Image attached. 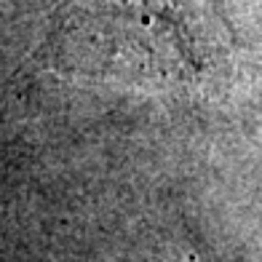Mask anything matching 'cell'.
Masks as SVG:
<instances>
[{"instance_id":"6da1fadb","label":"cell","mask_w":262,"mask_h":262,"mask_svg":"<svg viewBox=\"0 0 262 262\" xmlns=\"http://www.w3.org/2000/svg\"><path fill=\"white\" fill-rule=\"evenodd\" d=\"M217 19L198 0H70L49 38L56 70L147 89L195 86L217 62Z\"/></svg>"}]
</instances>
